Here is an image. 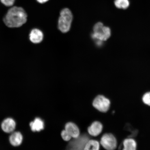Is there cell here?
Returning <instances> with one entry per match:
<instances>
[{
	"mask_svg": "<svg viewBox=\"0 0 150 150\" xmlns=\"http://www.w3.org/2000/svg\"><path fill=\"white\" fill-rule=\"evenodd\" d=\"M27 17V13L22 7L13 6L7 11L3 21L8 27L19 28L26 23Z\"/></svg>",
	"mask_w": 150,
	"mask_h": 150,
	"instance_id": "obj_1",
	"label": "cell"
},
{
	"mask_svg": "<svg viewBox=\"0 0 150 150\" xmlns=\"http://www.w3.org/2000/svg\"><path fill=\"white\" fill-rule=\"evenodd\" d=\"M72 19V14L70 9L65 8L61 11L58 22V27L62 32L66 33L69 31Z\"/></svg>",
	"mask_w": 150,
	"mask_h": 150,
	"instance_id": "obj_2",
	"label": "cell"
},
{
	"mask_svg": "<svg viewBox=\"0 0 150 150\" xmlns=\"http://www.w3.org/2000/svg\"><path fill=\"white\" fill-rule=\"evenodd\" d=\"M93 30V33L92 35L93 38L100 43L107 40L111 35L110 28L105 27L101 22L96 24Z\"/></svg>",
	"mask_w": 150,
	"mask_h": 150,
	"instance_id": "obj_3",
	"label": "cell"
},
{
	"mask_svg": "<svg viewBox=\"0 0 150 150\" xmlns=\"http://www.w3.org/2000/svg\"><path fill=\"white\" fill-rule=\"evenodd\" d=\"M110 101L102 95H99L93 102V105L99 111L105 112L108 111L110 105Z\"/></svg>",
	"mask_w": 150,
	"mask_h": 150,
	"instance_id": "obj_4",
	"label": "cell"
},
{
	"mask_svg": "<svg viewBox=\"0 0 150 150\" xmlns=\"http://www.w3.org/2000/svg\"><path fill=\"white\" fill-rule=\"evenodd\" d=\"M100 144L104 149L112 150L117 147V141L113 135L110 134H105L101 139Z\"/></svg>",
	"mask_w": 150,
	"mask_h": 150,
	"instance_id": "obj_5",
	"label": "cell"
},
{
	"mask_svg": "<svg viewBox=\"0 0 150 150\" xmlns=\"http://www.w3.org/2000/svg\"><path fill=\"white\" fill-rule=\"evenodd\" d=\"M29 38L30 41L33 44H39L42 42L44 35L40 30L35 28L32 30L29 34Z\"/></svg>",
	"mask_w": 150,
	"mask_h": 150,
	"instance_id": "obj_6",
	"label": "cell"
},
{
	"mask_svg": "<svg viewBox=\"0 0 150 150\" xmlns=\"http://www.w3.org/2000/svg\"><path fill=\"white\" fill-rule=\"evenodd\" d=\"M1 127L3 130L5 132H12L16 128V122L11 118H7L3 121L1 124Z\"/></svg>",
	"mask_w": 150,
	"mask_h": 150,
	"instance_id": "obj_7",
	"label": "cell"
},
{
	"mask_svg": "<svg viewBox=\"0 0 150 150\" xmlns=\"http://www.w3.org/2000/svg\"><path fill=\"white\" fill-rule=\"evenodd\" d=\"M103 128V125L100 122L95 121L88 128V132L92 136H97L102 132Z\"/></svg>",
	"mask_w": 150,
	"mask_h": 150,
	"instance_id": "obj_8",
	"label": "cell"
},
{
	"mask_svg": "<svg viewBox=\"0 0 150 150\" xmlns=\"http://www.w3.org/2000/svg\"><path fill=\"white\" fill-rule=\"evenodd\" d=\"M65 130L72 137L78 138L80 135V131L78 127L74 123L69 122L66 124Z\"/></svg>",
	"mask_w": 150,
	"mask_h": 150,
	"instance_id": "obj_9",
	"label": "cell"
},
{
	"mask_svg": "<svg viewBox=\"0 0 150 150\" xmlns=\"http://www.w3.org/2000/svg\"><path fill=\"white\" fill-rule=\"evenodd\" d=\"M32 131L33 132H39L44 128V123L39 118H35L34 121L30 123Z\"/></svg>",
	"mask_w": 150,
	"mask_h": 150,
	"instance_id": "obj_10",
	"label": "cell"
},
{
	"mask_svg": "<svg viewBox=\"0 0 150 150\" xmlns=\"http://www.w3.org/2000/svg\"><path fill=\"white\" fill-rule=\"evenodd\" d=\"M23 141V136L20 132H15L9 137V142L11 145L18 146L21 144Z\"/></svg>",
	"mask_w": 150,
	"mask_h": 150,
	"instance_id": "obj_11",
	"label": "cell"
},
{
	"mask_svg": "<svg viewBox=\"0 0 150 150\" xmlns=\"http://www.w3.org/2000/svg\"><path fill=\"white\" fill-rule=\"evenodd\" d=\"M124 150H135L136 149L137 144L132 139H127L123 142Z\"/></svg>",
	"mask_w": 150,
	"mask_h": 150,
	"instance_id": "obj_12",
	"label": "cell"
},
{
	"mask_svg": "<svg viewBox=\"0 0 150 150\" xmlns=\"http://www.w3.org/2000/svg\"><path fill=\"white\" fill-rule=\"evenodd\" d=\"M100 147L99 142L95 140L88 141L84 146V150H98Z\"/></svg>",
	"mask_w": 150,
	"mask_h": 150,
	"instance_id": "obj_13",
	"label": "cell"
},
{
	"mask_svg": "<svg viewBox=\"0 0 150 150\" xmlns=\"http://www.w3.org/2000/svg\"><path fill=\"white\" fill-rule=\"evenodd\" d=\"M115 6L119 8L126 9L129 5L128 0H115Z\"/></svg>",
	"mask_w": 150,
	"mask_h": 150,
	"instance_id": "obj_14",
	"label": "cell"
},
{
	"mask_svg": "<svg viewBox=\"0 0 150 150\" xmlns=\"http://www.w3.org/2000/svg\"><path fill=\"white\" fill-rule=\"evenodd\" d=\"M142 100L145 104L150 106V92L144 94L142 97Z\"/></svg>",
	"mask_w": 150,
	"mask_h": 150,
	"instance_id": "obj_15",
	"label": "cell"
},
{
	"mask_svg": "<svg viewBox=\"0 0 150 150\" xmlns=\"http://www.w3.org/2000/svg\"><path fill=\"white\" fill-rule=\"evenodd\" d=\"M61 136L63 139L65 141H68L72 138L65 130L62 131Z\"/></svg>",
	"mask_w": 150,
	"mask_h": 150,
	"instance_id": "obj_16",
	"label": "cell"
},
{
	"mask_svg": "<svg viewBox=\"0 0 150 150\" xmlns=\"http://www.w3.org/2000/svg\"><path fill=\"white\" fill-rule=\"evenodd\" d=\"M0 1L5 6L11 7L14 5L16 0H0Z\"/></svg>",
	"mask_w": 150,
	"mask_h": 150,
	"instance_id": "obj_17",
	"label": "cell"
},
{
	"mask_svg": "<svg viewBox=\"0 0 150 150\" xmlns=\"http://www.w3.org/2000/svg\"><path fill=\"white\" fill-rule=\"evenodd\" d=\"M39 3L43 4L47 2L49 0H36Z\"/></svg>",
	"mask_w": 150,
	"mask_h": 150,
	"instance_id": "obj_18",
	"label": "cell"
}]
</instances>
